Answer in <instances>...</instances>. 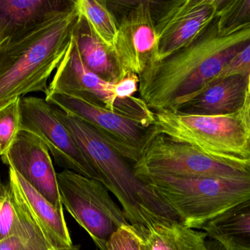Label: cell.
Segmentation results:
<instances>
[{"mask_svg":"<svg viewBox=\"0 0 250 250\" xmlns=\"http://www.w3.org/2000/svg\"><path fill=\"white\" fill-rule=\"evenodd\" d=\"M250 43V24L221 35L216 17L190 45L146 68L139 76V98L153 113H176Z\"/></svg>","mask_w":250,"mask_h":250,"instance_id":"cell-1","label":"cell"},{"mask_svg":"<svg viewBox=\"0 0 250 250\" xmlns=\"http://www.w3.org/2000/svg\"><path fill=\"white\" fill-rule=\"evenodd\" d=\"M76 0L39 24L0 43V105L48 91V79L68 50L80 20Z\"/></svg>","mask_w":250,"mask_h":250,"instance_id":"cell-2","label":"cell"},{"mask_svg":"<svg viewBox=\"0 0 250 250\" xmlns=\"http://www.w3.org/2000/svg\"><path fill=\"white\" fill-rule=\"evenodd\" d=\"M53 109L98 172L101 182L121 204L129 224L148 227L163 222H179L167 203L135 174L133 164L131 166L129 161L114 151L92 128L57 107Z\"/></svg>","mask_w":250,"mask_h":250,"instance_id":"cell-3","label":"cell"},{"mask_svg":"<svg viewBox=\"0 0 250 250\" xmlns=\"http://www.w3.org/2000/svg\"><path fill=\"white\" fill-rule=\"evenodd\" d=\"M157 135L188 144L223 161L248 164L250 161V93L243 107L224 115H183L156 113Z\"/></svg>","mask_w":250,"mask_h":250,"instance_id":"cell-4","label":"cell"},{"mask_svg":"<svg viewBox=\"0 0 250 250\" xmlns=\"http://www.w3.org/2000/svg\"><path fill=\"white\" fill-rule=\"evenodd\" d=\"M174 211L179 222L192 229L250 199V179L175 176L139 177Z\"/></svg>","mask_w":250,"mask_h":250,"instance_id":"cell-5","label":"cell"},{"mask_svg":"<svg viewBox=\"0 0 250 250\" xmlns=\"http://www.w3.org/2000/svg\"><path fill=\"white\" fill-rule=\"evenodd\" d=\"M132 167L138 177L250 179V168L248 164L214 158L188 144L178 142L164 135H157L153 138L139 161Z\"/></svg>","mask_w":250,"mask_h":250,"instance_id":"cell-6","label":"cell"},{"mask_svg":"<svg viewBox=\"0 0 250 250\" xmlns=\"http://www.w3.org/2000/svg\"><path fill=\"white\" fill-rule=\"evenodd\" d=\"M57 176L63 206L100 250H108L111 236L123 226L130 225L123 210L100 181L68 170L57 173Z\"/></svg>","mask_w":250,"mask_h":250,"instance_id":"cell-7","label":"cell"},{"mask_svg":"<svg viewBox=\"0 0 250 250\" xmlns=\"http://www.w3.org/2000/svg\"><path fill=\"white\" fill-rule=\"evenodd\" d=\"M115 83L104 80L83 64L74 40L57 67L46 94L72 95L104 107L110 111L135 119L151 126L154 113L138 97L119 99L114 92Z\"/></svg>","mask_w":250,"mask_h":250,"instance_id":"cell-8","label":"cell"},{"mask_svg":"<svg viewBox=\"0 0 250 250\" xmlns=\"http://www.w3.org/2000/svg\"><path fill=\"white\" fill-rule=\"evenodd\" d=\"M45 101L89 125L114 151L135 164L156 136L154 127L72 95L46 94Z\"/></svg>","mask_w":250,"mask_h":250,"instance_id":"cell-9","label":"cell"},{"mask_svg":"<svg viewBox=\"0 0 250 250\" xmlns=\"http://www.w3.org/2000/svg\"><path fill=\"white\" fill-rule=\"evenodd\" d=\"M108 5L118 22L114 51L121 79L129 73L140 76L157 58L152 1H108Z\"/></svg>","mask_w":250,"mask_h":250,"instance_id":"cell-10","label":"cell"},{"mask_svg":"<svg viewBox=\"0 0 250 250\" xmlns=\"http://www.w3.org/2000/svg\"><path fill=\"white\" fill-rule=\"evenodd\" d=\"M218 8L219 0L152 1L156 61L190 45L217 17Z\"/></svg>","mask_w":250,"mask_h":250,"instance_id":"cell-11","label":"cell"},{"mask_svg":"<svg viewBox=\"0 0 250 250\" xmlns=\"http://www.w3.org/2000/svg\"><path fill=\"white\" fill-rule=\"evenodd\" d=\"M20 109L21 130L38 136L59 167L101 182L98 172L54 114L51 104L39 97H24L21 98Z\"/></svg>","mask_w":250,"mask_h":250,"instance_id":"cell-12","label":"cell"},{"mask_svg":"<svg viewBox=\"0 0 250 250\" xmlns=\"http://www.w3.org/2000/svg\"><path fill=\"white\" fill-rule=\"evenodd\" d=\"M47 201L63 209L57 182V173L46 145L36 135L20 130L10 149L1 157Z\"/></svg>","mask_w":250,"mask_h":250,"instance_id":"cell-13","label":"cell"},{"mask_svg":"<svg viewBox=\"0 0 250 250\" xmlns=\"http://www.w3.org/2000/svg\"><path fill=\"white\" fill-rule=\"evenodd\" d=\"M8 183L29 218L52 249L73 246L63 209L47 201L12 167H9Z\"/></svg>","mask_w":250,"mask_h":250,"instance_id":"cell-14","label":"cell"},{"mask_svg":"<svg viewBox=\"0 0 250 250\" xmlns=\"http://www.w3.org/2000/svg\"><path fill=\"white\" fill-rule=\"evenodd\" d=\"M248 76L232 75L214 79L181 105L176 113L183 115L214 116L239 111L246 101Z\"/></svg>","mask_w":250,"mask_h":250,"instance_id":"cell-15","label":"cell"},{"mask_svg":"<svg viewBox=\"0 0 250 250\" xmlns=\"http://www.w3.org/2000/svg\"><path fill=\"white\" fill-rule=\"evenodd\" d=\"M71 0H0V43L39 24Z\"/></svg>","mask_w":250,"mask_h":250,"instance_id":"cell-16","label":"cell"},{"mask_svg":"<svg viewBox=\"0 0 250 250\" xmlns=\"http://www.w3.org/2000/svg\"><path fill=\"white\" fill-rule=\"evenodd\" d=\"M226 250H250V199L201 227Z\"/></svg>","mask_w":250,"mask_h":250,"instance_id":"cell-17","label":"cell"},{"mask_svg":"<svg viewBox=\"0 0 250 250\" xmlns=\"http://www.w3.org/2000/svg\"><path fill=\"white\" fill-rule=\"evenodd\" d=\"M73 40L82 62L89 70L107 82L117 83L120 80L121 73L114 50L95 36L82 16L75 29Z\"/></svg>","mask_w":250,"mask_h":250,"instance_id":"cell-18","label":"cell"},{"mask_svg":"<svg viewBox=\"0 0 250 250\" xmlns=\"http://www.w3.org/2000/svg\"><path fill=\"white\" fill-rule=\"evenodd\" d=\"M135 227L144 238L147 250H209L205 242L207 233L187 227L180 222L166 221L148 227Z\"/></svg>","mask_w":250,"mask_h":250,"instance_id":"cell-19","label":"cell"},{"mask_svg":"<svg viewBox=\"0 0 250 250\" xmlns=\"http://www.w3.org/2000/svg\"><path fill=\"white\" fill-rule=\"evenodd\" d=\"M12 236L50 246L15 196L10 183L0 181V241Z\"/></svg>","mask_w":250,"mask_h":250,"instance_id":"cell-20","label":"cell"},{"mask_svg":"<svg viewBox=\"0 0 250 250\" xmlns=\"http://www.w3.org/2000/svg\"><path fill=\"white\" fill-rule=\"evenodd\" d=\"M81 16L84 19L95 36L114 50L118 35L117 18L106 0H76Z\"/></svg>","mask_w":250,"mask_h":250,"instance_id":"cell-21","label":"cell"},{"mask_svg":"<svg viewBox=\"0 0 250 250\" xmlns=\"http://www.w3.org/2000/svg\"><path fill=\"white\" fill-rule=\"evenodd\" d=\"M217 26L228 35L250 24V0H219Z\"/></svg>","mask_w":250,"mask_h":250,"instance_id":"cell-22","label":"cell"},{"mask_svg":"<svg viewBox=\"0 0 250 250\" xmlns=\"http://www.w3.org/2000/svg\"><path fill=\"white\" fill-rule=\"evenodd\" d=\"M21 98L0 105V157L10 149L21 130Z\"/></svg>","mask_w":250,"mask_h":250,"instance_id":"cell-23","label":"cell"},{"mask_svg":"<svg viewBox=\"0 0 250 250\" xmlns=\"http://www.w3.org/2000/svg\"><path fill=\"white\" fill-rule=\"evenodd\" d=\"M108 250H147L144 238L132 225L123 226L110 239Z\"/></svg>","mask_w":250,"mask_h":250,"instance_id":"cell-24","label":"cell"},{"mask_svg":"<svg viewBox=\"0 0 250 250\" xmlns=\"http://www.w3.org/2000/svg\"><path fill=\"white\" fill-rule=\"evenodd\" d=\"M250 73V43L238 53L231 61L226 66L218 75L217 79L232 76V75H243L248 76Z\"/></svg>","mask_w":250,"mask_h":250,"instance_id":"cell-25","label":"cell"},{"mask_svg":"<svg viewBox=\"0 0 250 250\" xmlns=\"http://www.w3.org/2000/svg\"><path fill=\"white\" fill-rule=\"evenodd\" d=\"M48 245L12 236L0 241V250H50Z\"/></svg>","mask_w":250,"mask_h":250,"instance_id":"cell-26","label":"cell"},{"mask_svg":"<svg viewBox=\"0 0 250 250\" xmlns=\"http://www.w3.org/2000/svg\"><path fill=\"white\" fill-rule=\"evenodd\" d=\"M139 76L129 73L115 83L114 92L119 99L131 98L139 91Z\"/></svg>","mask_w":250,"mask_h":250,"instance_id":"cell-27","label":"cell"},{"mask_svg":"<svg viewBox=\"0 0 250 250\" xmlns=\"http://www.w3.org/2000/svg\"><path fill=\"white\" fill-rule=\"evenodd\" d=\"M50 250H80V246L79 245H73L68 248H62V249H51Z\"/></svg>","mask_w":250,"mask_h":250,"instance_id":"cell-28","label":"cell"},{"mask_svg":"<svg viewBox=\"0 0 250 250\" xmlns=\"http://www.w3.org/2000/svg\"><path fill=\"white\" fill-rule=\"evenodd\" d=\"M248 89H249L250 93V73L249 76H248Z\"/></svg>","mask_w":250,"mask_h":250,"instance_id":"cell-29","label":"cell"},{"mask_svg":"<svg viewBox=\"0 0 250 250\" xmlns=\"http://www.w3.org/2000/svg\"><path fill=\"white\" fill-rule=\"evenodd\" d=\"M248 166H249V167H250V162H249V163H248Z\"/></svg>","mask_w":250,"mask_h":250,"instance_id":"cell-30","label":"cell"}]
</instances>
